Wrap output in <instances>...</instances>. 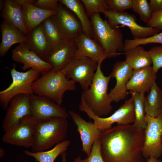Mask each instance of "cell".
<instances>
[{
    "label": "cell",
    "mask_w": 162,
    "mask_h": 162,
    "mask_svg": "<svg viewBox=\"0 0 162 162\" xmlns=\"http://www.w3.org/2000/svg\"><path fill=\"white\" fill-rule=\"evenodd\" d=\"M144 130L130 124L101 131L99 139L104 162H143Z\"/></svg>",
    "instance_id": "cell-1"
},
{
    "label": "cell",
    "mask_w": 162,
    "mask_h": 162,
    "mask_svg": "<svg viewBox=\"0 0 162 162\" xmlns=\"http://www.w3.org/2000/svg\"><path fill=\"white\" fill-rule=\"evenodd\" d=\"M103 61L98 63V67L90 87L83 90L81 94L89 108L96 115L100 117L108 115L112 110V101L107 93L112 76L110 74L106 76L102 72L101 65Z\"/></svg>",
    "instance_id": "cell-2"
},
{
    "label": "cell",
    "mask_w": 162,
    "mask_h": 162,
    "mask_svg": "<svg viewBox=\"0 0 162 162\" xmlns=\"http://www.w3.org/2000/svg\"><path fill=\"white\" fill-rule=\"evenodd\" d=\"M67 119L56 117L35 122L32 152L45 151L66 140L68 127Z\"/></svg>",
    "instance_id": "cell-3"
},
{
    "label": "cell",
    "mask_w": 162,
    "mask_h": 162,
    "mask_svg": "<svg viewBox=\"0 0 162 162\" xmlns=\"http://www.w3.org/2000/svg\"><path fill=\"white\" fill-rule=\"evenodd\" d=\"M32 88L35 94L49 98L60 106L65 92L76 90V82L67 78L62 71L53 69L34 81Z\"/></svg>",
    "instance_id": "cell-4"
},
{
    "label": "cell",
    "mask_w": 162,
    "mask_h": 162,
    "mask_svg": "<svg viewBox=\"0 0 162 162\" xmlns=\"http://www.w3.org/2000/svg\"><path fill=\"white\" fill-rule=\"evenodd\" d=\"M94 39L103 49L107 58L115 57L123 51L124 43L121 30L112 28L106 20H103L99 14L90 17Z\"/></svg>",
    "instance_id": "cell-5"
},
{
    "label": "cell",
    "mask_w": 162,
    "mask_h": 162,
    "mask_svg": "<svg viewBox=\"0 0 162 162\" xmlns=\"http://www.w3.org/2000/svg\"><path fill=\"white\" fill-rule=\"evenodd\" d=\"M79 109L93 120L94 123L101 131L111 128L114 123H117L118 125L128 124L134 123L135 121L134 104L132 97L125 100L113 114L107 117H100L96 115L87 105L82 96Z\"/></svg>",
    "instance_id": "cell-6"
},
{
    "label": "cell",
    "mask_w": 162,
    "mask_h": 162,
    "mask_svg": "<svg viewBox=\"0 0 162 162\" xmlns=\"http://www.w3.org/2000/svg\"><path fill=\"white\" fill-rule=\"evenodd\" d=\"M10 74L12 83L9 87L0 92V104L4 110H7L10 100L16 96L22 94H34L32 83L41 74L32 68L26 72H20L16 70L14 65Z\"/></svg>",
    "instance_id": "cell-7"
},
{
    "label": "cell",
    "mask_w": 162,
    "mask_h": 162,
    "mask_svg": "<svg viewBox=\"0 0 162 162\" xmlns=\"http://www.w3.org/2000/svg\"><path fill=\"white\" fill-rule=\"evenodd\" d=\"M98 66V63L92 59L75 55L61 71L68 79L79 83L85 90L90 87Z\"/></svg>",
    "instance_id": "cell-8"
},
{
    "label": "cell",
    "mask_w": 162,
    "mask_h": 162,
    "mask_svg": "<svg viewBox=\"0 0 162 162\" xmlns=\"http://www.w3.org/2000/svg\"><path fill=\"white\" fill-rule=\"evenodd\" d=\"M145 121L146 127L144 130L143 157L146 160L151 157L159 158L162 154V112L156 117L146 114Z\"/></svg>",
    "instance_id": "cell-9"
},
{
    "label": "cell",
    "mask_w": 162,
    "mask_h": 162,
    "mask_svg": "<svg viewBox=\"0 0 162 162\" xmlns=\"http://www.w3.org/2000/svg\"><path fill=\"white\" fill-rule=\"evenodd\" d=\"M35 123L31 116L24 118L5 132L3 142L26 148H32L34 144Z\"/></svg>",
    "instance_id": "cell-10"
},
{
    "label": "cell",
    "mask_w": 162,
    "mask_h": 162,
    "mask_svg": "<svg viewBox=\"0 0 162 162\" xmlns=\"http://www.w3.org/2000/svg\"><path fill=\"white\" fill-rule=\"evenodd\" d=\"M103 13L107 18L108 22L112 28H116L120 25L127 26L134 39L147 38L160 32L152 27L140 25L136 22L134 16L127 12L119 13L108 10Z\"/></svg>",
    "instance_id": "cell-11"
},
{
    "label": "cell",
    "mask_w": 162,
    "mask_h": 162,
    "mask_svg": "<svg viewBox=\"0 0 162 162\" xmlns=\"http://www.w3.org/2000/svg\"><path fill=\"white\" fill-rule=\"evenodd\" d=\"M30 95L19 94L10 100L2 122V127L5 132L18 124L24 118L31 116Z\"/></svg>",
    "instance_id": "cell-12"
},
{
    "label": "cell",
    "mask_w": 162,
    "mask_h": 162,
    "mask_svg": "<svg viewBox=\"0 0 162 162\" xmlns=\"http://www.w3.org/2000/svg\"><path fill=\"white\" fill-rule=\"evenodd\" d=\"M31 117L35 122L59 117L67 118L66 110L47 98L32 94L30 95Z\"/></svg>",
    "instance_id": "cell-13"
},
{
    "label": "cell",
    "mask_w": 162,
    "mask_h": 162,
    "mask_svg": "<svg viewBox=\"0 0 162 162\" xmlns=\"http://www.w3.org/2000/svg\"><path fill=\"white\" fill-rule=\"evenodd\" d=\"M12 58L23 64L21 68L23 70L32 68L42 74L53 69L51 64L30 50L25 43L20 44L12 50Z\"/></svg>",
    "instance_id": "cell-14"
},
{
    "label": "cell",
    "mask_w": 162,
    "mask_h": 162,
    "mask_svg": "<svg viewBox=\"0 0 162 162\" xmlns=\"http://www.w3.org/2000/svg\"><path fill=\"white\" fill-rule=\"evenodd\" d=\"M134 70L125 61L116 62L110 75L116 80L115 86L108 93L112 101L118 102L125 99L129 93L127 85L133 74Z\"/></svg>",
    "instance_id": "cell-15"
},
{
    "label": "cell",
    "mask_w": 162,
    "mask_h": 162,
    "mask_svg": "<svg viewBox=\"0 0 162 162\" xmlns=\"http://www.w3.org/2000/svg\"><path fill=\"white\" fill-rule=\"evenodd\" d=\"M51 17L68 40H74L82 32L81 23L75 15L59 2L55 14Z\"/></svg>",
    "instance_id": "cell-16"
},
{
    "label": "cell",
    "mask_w": 162,
    "mask_h": 162,
    "mask_svg": "<svg viewBox=\"0 0 162 162\" xmlns=\"http://www.w3.org/2000/svg\"><path fill=\"white\" fill-rule=\"evenodd\" d=\"M69 114L76 126L82 142V152L88 156L94 141L101 131L91 122L85 121L77 113L70 110Z\"/></svg>",
    "instance_id": "cell-17"
},
{
    "label": "cell",
    "mask_w": 162,
    "mask_h": 162,
    "mask_svg": "<svg viewBox=\"0 0 162 162\" xmlns=\"http://www.w3.org/2000/svg\"><path fill=\"white\" fill-rule=\"evenodd\" d=\"M77 50L74 40H68L52 49L45 61L51 64L53 69L61 71L74 58Z\"/></svg>",
    "instance_id": "cell-18"
},
{
    "label": "cell",
    "mask_w": 162,
    "mask_h": 162,
    "mask_svg": "<svg viewBox=\"0 0 162 162\" xmlns=\"http://www.w3.org/2000/svg\"><path fill=\"white\" fill-rule=\"evenodd\" d=\"M157 78V73L152 66L134 70L131 77L127 85L130 92L144 93L149 92Z\"/></svg>",
    "instance_id": "cell-19"
},
{
    "label": "cell",
    "mask_w": 162,
    "mask_h": 162,
    "mask_svg": "<svg viewBox=\"0 0 162 162\" xmlns=\"http://www.w3.org/2000/svg\"><path fill=\"white\" fill-rule=\"evenodd\" d=\"M74 40L77 47L76 55L88 57L97 63L107 58L100 45L82 32Z\"/></svg>",
    "instance_id": "cell-20"
},
{
    "label": "cell",
    "mask_w": 162,
    "mask_h": 162,
    "mask_svg": "<svg viewBox=\"0 0 162 162\" xmlns=\"http://www.w3.org/2000/svg\"><path fill=\"white\" fill-rule=\"evenodd\" d=\"M26 44L30 50L44 61L52 49L41 24L29 32Z\"/></svg>",
    "instance_id": "cell-21"
},
{
    "label": "cell",
    "mask_w": 162,
    "mask_h": 162,
    "mask_svg": "<svg viewBox=\"0 0 162 162\" xmlns=\"http://www.w3.org/2000/svg\"><path fill=\"white\" fill-rule=\"evenodd\" d=\"M0 16L3 20L28 36L29 32L25 25L22 7L14 0H4Z\"/></svg>",
    "instance_id": "cell-22"
},
{
    "label": "cell",
    "mask_w": 162,
    "mask_h": 162,
    "mask_svg": "<svg viewBox=\"0 0 162 162\" xmlns=\"http://www.w3.org/2000/svg\"><path fill=\"white\" fill-rule=\"evenodd\" d=\"M2 40L0 44V57L4 56L11 46L16 43H26L27 36L17 28L2 20L0 25Z\"/></svg>",
    "instance_id": "cell-23"
},
{
    "label": "cell",
    "mask_w": 162,
    "mask_h": 162,
    "mask_svg": "<svg viewBox=\"0 0 162 162\" xmlns=\"http://www.w3.org/2000/svg\"><path fill=\"white\" fill-rule=\"evenodd\" d=\"M21 6L25 25L28 32L56 12L42 9L30 4H26Z\"/></svg>",
    "instance_id": "cell-24"
},
{
    "label": "cell",
    "mask_w": 162,
    "mask_h": 162,
    "mask_svg": "<svg viewBox=\"0 0 162 162\" xmlns=\"http://www.w3.org/2000/svg\"><path fill=\"white\" fill-rule=\"evenodd\" d=\"M58 2L72 11L76 16L81 25L82 32L92 38H94L92 24L85 7L79 0H60Z\"/></svg>",
    "instance_id": "cell-25"
},
{
    "label": "cell",
    "mask_w": 162,
    "mask_h": 162,
    "mask_svg": "<svg viewBox=\"0 0 162 162\" xmlns=\"http://www.w3.org/2000/svg\"><path fill=\"white\" fill-rule=\"evenodd\" d=\"M125 61L133 69L151 66V58L148 51L139 45L124 52Z\"/></svg>",
    "instance_id": "cell-26"
},
{
    "label": "cell",
    "mask_w": 162,
    "mask_h": 162,
    "mask_svg": "<svg viewBox=\"0 0 162 162\" xmlns=\"http://www.w3.org/2000/svg\"><path fill=\"white\" fill-rule=\"evenodd\" d=\"M146 114L156 117L162 112V90L155 82L144 100Z\"/></svg>",
    "instance_id": "cell-27"
},
{
    "label": "cell",
    "mask_w": 162,
    "mask_h": 162,
    "mask_svg": "<svg viewBox=\"0 0 162 162\" xmlns=\"http://www.w3.org/2000/svg\"><path fill=\"white\" fill-rule=\"evenodd\" d=\"M70 143L69 140H66L48 151L34 152L25 150L23 152L25 154L33 157L38 162H54L58 156L66 152Z\"/></svg>",
    "instance_id": "cell-28"
},
{
    "label": "cell",
    "mask_w": 162,
    "mask_h": 162,
    "mask_svg": "<svg viewBox=\"0 0 162 162\" xmlns=\"http://www.w3.org/2000/svg\"><path fill=\"white\" fill-rule=\"evenodd\" d=\"M41 25L52 49L68 40L51 17L44 20Z\"/></svg>",
    "instance_id": "cell-29"
},
{
    "label": "cell",
    "mask_w": 162,
    "mask_h": 162,
    "mask_svg": "<svg viewBox=\"0 0 162 162\" xmlns=\"http://www.w3.org/2000/svg\"><path fill=\"white\" fill-rule=\"evenodd\" d=\"M134 104L135 120L133 124L135 127L145 129L146 124L145 121V93L130 92Z\"/></svg>",
    "instance_id": "cell-30"
},
{
    "label": "cell",
    "mask_w": 162,
    "mask_h": 162,
    "mask_svg": "<svg viewBox=\"0 0 162 162\" xmlns=\"http://www.w3.org/2000/svg\"><path fill=\"white\" fill-rule=\"evenodd\" d=\"M132 9L139 15L142 21L147 23H148L153 13L149 3L147 0H132Z\"/></svg>",
    "instance_id": "cell-31"
},
{
    "label": "cell",
    "mask_w": 162,
    "mask_h": 162,
    "mask_svg": "<svg viewBox=\"0 0 162 162\" xmlns=\"http://www.w3.org/2000/svg\"><path fill=\"white\" fill-rule=\"evenodd\" d=\"M88 16L109 10L106 0H81Z\"/></svg>",
    "instance_id": "cell-32"
},
{
    "label": "cell",
    "mask_w": 162,
    "mask_h": 162,
    "mask_svg": "<svg viewBox=\"0 0 162 162\" xmlns=\"http://www.w3.org/2000/svg\"><path fill=\"white\" fill-rule=\"evenodd\" d=\"M123 51L142 45L150 43L162 44V32L149 37L138 39H126L124 42Z\"/></svg>",
    "instance_id": "cell-33"
},
{
    "label": "cell",
    "mask_w": 162,
    "mask_h": 162,
    "mask_svg": "<svg viewBox=\"0 0 162 162\" xmlns=\"http://www.w3.org/2000/svg\"><path fill=\"white\" fill-rule=\"evenodd\" d=\"M74 162H104L100 151V144L99 138L94 141L89 155L82 159L80 155L74 159Z\"/></svg>",
    "instance_id": "cell-34"
},
{
    "label": "cell",
    "mask_w": 162,
    "mask_h": 162,
    "mask_svg": "<svg viewBox=\"0 0 162 162\" xmlns=\"http://www.w3.org/2000/svg\"><path fill=\"white\" fill-rule=\"evenodd\" d=\"M109 10L123 12L126 10L132 9V0H106Z\"/></svg>",
    "instance_id": "cell-35"
},
{
    "label": "cell",
    "mask_w": 162,
    "mask_h": 162,
    "mask_svg": "<svg viewBox=\"0 0 162 162\" xmlns=\"http://www.w3.org/2000/svg\"><path fill=\"white\" fill-rule=\"evenodd\" d=\"M148 51L152 58L153 69L157 73L162 68V46L152 47Z\"/></svg>",
    "instance_id": "cell-36"
},
{
    "label": "cell",
    "mask_w": 162,
    "mask_h": 162,
    "mask_svg": "<svg viewBox=\"0 0 162 162\" xmlns=\"http://www.w3.org/2000/svg\"><path fill=\"white\" fill-rule=\"evenodd\" d=\"M58 4L57 0H36L33 5L46 10L56 11Z\"/></svg>",
    "instance_id": "cell-37"
},
{
    "label": "cell",
    "mask_w": 162,
    "mask_h": 162,
    "mask_svg": "<svg viewBox=\"0 0 162 162\" xmlns=\"http://www.w3.org/2000/svg\"><path fill=\"white\" fill-rule=\"evenodd\" d=\"M147 26L160 31L162 30V10L152 13Z\"/></svg>",
    "instance_id": "cell-38"
},
{
    "label": "cell",
    "mask_w": 162,
    "mask_h": 162,
    "mask_svg": "<svg viewBox=\"0 0 162 162\" xmlns=\"http://www.w3.org/2000/svg\"><path fill=\"white\" fill-rule=\"evenodd\" d=\"M149 3L153 13L162 10V0H150Z\"/></svg>",
    "instance_id": "cell-39"
},
{
    "label": "cell",
    "mask_w": 162,
    "mask_h": 162,
    "mask_svg": "<svg viewBox=\"0 0 162 162\" xmlns=\"http://www.w3.org/2000/svg\"><path fill=\"white\" fill-rule=\"evenodd\" d=\"M15 2L20 6L26 4H34L36 0H14Z\"/></svg>",
    "instance_id": "cell-40"
},
{
    "label": "cell",
    "mask_w": 162,
    "mask_h": 162,
    "mask_svg": "<svg viewBox=\"0 0 162 162\" xmlns=\"http://www.w3.org/2000/svg\"><path fill=\"white\" fill-rule=\"evenodd\" d=\"M147 162H162V161L159 158L151 157L146 160Z\"/></svg>",
    "instance_id": "cell-41"
},
{
    "label": "cell",
    "mask_w": 162,
    "mask_h": 162,
    "mask_svg": "<svg viewBox=\"0 0 162 162\" xmlns=\"http://www.w3.org/2000/svg\"><path fill=\"white\" fill-rule=\"evenodd\" d=\"M61 155L62 157V162H67L66 152L63 153Z\"/></svg>",
    "instance_id": "cell-42"
},
{
    "label": "cell",
    "mask_w": 162,
    "mask_h": 162,
    "mask_svg": "<svg viewBox=\"0 0 162 162\" xmlns=\"http://www.w3.org/2000/svg\"><path fill=\"white\" fill-rule=\"evenodd\" d=\"M4 0H0V10L1 11L2 10L4 6Z\"/></svg>",
    "instance_id": "cell-43"
},
{
    "label": "cell",
    "mask_w": 162,
    "mask_h": 162,
    "mask_svg": "<svg viewBox=\"0 0 162 162\" xmlns=\"http://www.w3.org/2000/svg\"><path fill=\"white\" fill-rule=\"evenodd\" d=\"M5 154L4 149L2 148L0 149V156L1 158Z\"/></svg>",
    "instance_id": "cell-44"
},
{
    "label": "cell",
    "mask_w": 162,
    "mask_h": 162,
    "mask_svg": "<svg viewBox=\"0 0 162 162\" xmlns=\"http://www.w3.org/2000/svg\"><path fill=\"white\" fill-rule=\"evenodd\" d=\"M161 144H162V135L161 137Z\"/></svg>",
    "instance_id": "cell-45"
},
{
    "label": "cell",
    "mask_w": 162,
    "mask_h": 162,
    "mask_svg": "<svg viewBox=\"0 0 162 162\" xmlns=\"http://www.w3.org/2000/svg\"><path fill=\"white\" fill-rule=\"evenodd\" d=\"M7 162H10L9 161H8ZM22 162H26V161H25V160H24V161H22Z\"/></svg>",
    "instance_id": "cell-46"
}]
</instances>
